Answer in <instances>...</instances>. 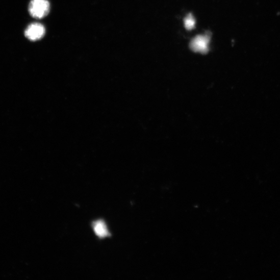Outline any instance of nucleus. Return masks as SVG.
Masks as SVG:
<instances>
[{
	"instance_id": "39448f33",
	"label": "nucleus",
	"mask_w": 280,
	"mask_h": 280,
	"mask_svg": "<svg viewBox=\"0 0 280 280\" xmlns=\"http://www.w3.org/2000/svg\"><path fill=\"white\" fill-rule=\"evenodd\" d=\"M195 19L192 14L187 16L184 19L186 28L189 30L193 29L195 26Z\"/></svg>"
},
{
	"instance_id": "7ed1b4c3",
	"label": "nucleus",
	"mask_w": 280,
	"mask_h": 280,
	"mask_svg": "<svg viewBox=\"0 0 280 280\" xmlns=\"http://www.w3.org/2000/svg\"><path fill=\"white\" fill-rule=\"evenodd\" d=\"M210 40V37L208 35L198 36L192 40L191 48L195 52L206 54L209 50Z\"/></svg>"
},
{
	"instance_id": "20e7f679",
	"label": "nucleus",
	"mask_w": 280,
	"mask_h": 280,
	"mask_svg": "<svg viewBox=\"0 0 280 280\" xmlns=\"http://www.w3.org/2000/svg\"><path fill=\"white\" fill-rule=\"evenodd\" d=\"M91 226L95 235L101 239L111 236L106 223L103 220L100 219L93 222Z\"/></svg>"
},
{
	"instance_id": "f03ea898",
	"label": "nucleus",
	"mask_w": 280,
	"mask_h": 280,
	"mask_svg": "<svg viewBox=\"0 0 280 280\" xmlns=\"http://www.w3.org/2000/svg\"><path fill=\"white\" fill-rule=\"evenodd\" d=\"M46 33L44 26L40 23L29 24L24 31L25 37L31 41H36L42 39Z\"/></svg>"
},
{
	"instance_id": "f257e3e1",
	"label": "nucleus",
	"mask_w": 280,
	"mask_h": 280,
	"mask_svg": "<svg viewBox=\"0 0 280 280\" xmlns=\"http://www.w3.org/2000/svg\"><path fill=\"white\" fill-rule=\"evenodd\" d=\"M29 12L36 19L46 17L50 11V4L47 0H31L29 5Z\"/></svg>"
}]
</instances>
